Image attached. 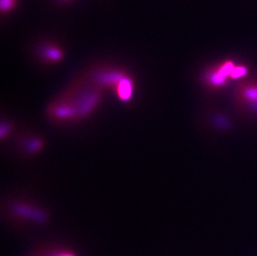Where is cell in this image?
<instances>
[{"mask_svg":"<svg viewBox=\"0 0 257 256\" xmlns=\"http://www.w3.org/2000/svg\"><path fill=\"white\" fill-rule=\"evenodd\" d=\"M246 73H247V71H246L245 67H235L232 71L231 76H232V78H237L246 75Z\"/></svg>","mask_w":257,"mask_h":256,"instance_id":"cell-4","label":"cell"},{"mask_svg":"<svg viewBox=\"0 0 257 256\" xmlns=\"http://www.w3.org/2000/svg\"><path fill=\"white\" fill-rule=\"evenodd\" d=\"M227 76L221 71L219 70L217 73H215L212 78V81L213 84H216V85H220V84H223L224 82L226 81Z\"/></svg>","mask_w":257,"mask_h":256,"instance_id":"cell-3","label":"cell"},{"mask_svg":"<svg viewBox=\"0 0 257 256\" xmlns=\"http://www.w3.org/2000/svg\"><path fill=\"white\" fill-rule=\"evenodd\" d=\"M35 256H77L73 251H68L66 249H56L42 252Z\"/></svg>","mask_w":257,"mask_h":256,"instance_id":"cell-1","label":"cell"},{"mask_svg":"<svg viewBox=\"0 0 257 256\" xmlns=\"http://www.w3.org/2000/svg\"><path fill=\"white\" fill-rule=\"evenodd\" d=\"M15 0H1V8L3 10L11 9Z\"/></svg>","mask_w":257,"mask_h":256,"instance_id":"cell-5","label":"cell"},{"mask_svg":"<svg viewBox=\"0 0 257 256\" xmlns=\"http://www.w3.org/2000/svg\"><path fill=\"white\" fill-rule=\"evenodd\" d=\"M246 96L249 99L257 100V89H249L246 92Z\"/></svg>","mask_w":257,"mask_h":256,"instance_id":"cell-6","label":"cell"},{"mask_svg":"<svg viewBox=\"0 0 257 256\" xmlns=\"http://www.w3.org/2000/svg\"><path fill=\"white\" fill-rule=\"evenodd\" d=\"M43 54L47 59H49L51 61L59 60L61 58V52L55 47H48V49H46Z\"/></svg>","mask_w":257,"mask_h":256,"instance_id":"cell-2","label":"cell"}]
</instances>
